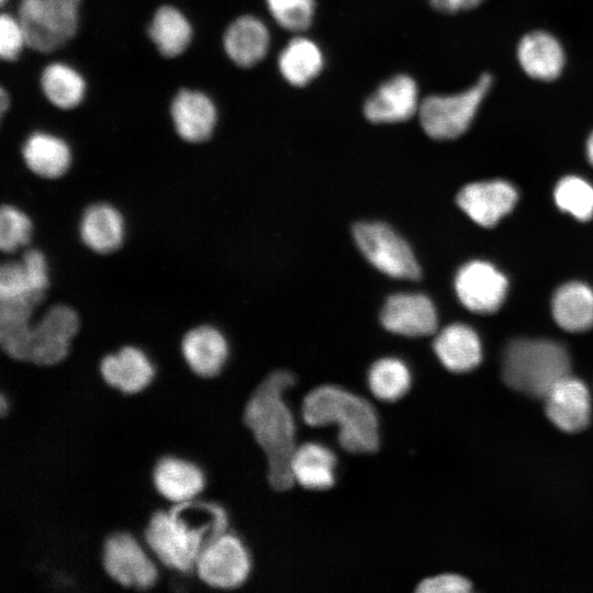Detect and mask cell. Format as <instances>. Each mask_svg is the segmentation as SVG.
Returning a JSON list of instances; mask_svg holds the SVG:
<instances>
[{"mask_svg":"<svg viewBox=\"0 0 593 593\" xmlns=\"http://www.w3.org/2000/svg\"><path fill=\"white\" fill-rule=\"evenodd\" d=\"M295 377L287 370L269 373L246 403L243 419L267 459V479L276 491L293 486L291 460L296 449L294 416L284 400Z\"/></svg>","mask_w":593,"mask_h":593,"instance_id":"1","label":"cell"},{"mask_svg":"<svg viewBox=\"0 0 593 593\" xmlns=\"http://www.w3.org/2000/svg\"><path fill=\"white\" fill-rule=\"evenodd\" d=\"M227 527L228 516L223 506L193 499L153 513L143 535L165 567L187 573L194 569L202 549Z\"/></svg>","mask_w":593,"mask_h":593,"instance_id":"2","label":"cell"},{"mask_svg":"<svg viewBox=\"0 0 593 593\" xmlns=\"http://www.w3.org/2000/svg\"><path fill=\"white\" fill-rule=\"evenodd\" d=\"M302 417L313 427L337 426L338 443L348 452L369 454L379 447L376 409L365 398L340 387L324 384L310 391L302 403Z\"/></svg>","mask_w":593,"mask_h":593,"instance_id":"3","label":"cell"},{"mask_svg":"<svg viewBox=\"0 0 593 593\" xmlns=\"http://www.w3.org/2000/svg\"><path fill=\"white\" fill-rule=\"evenodd\" d=\"M570 373L566 348L547 339H514L502 356V378L515 391L545 398L549 390Z\"/></svg>","mask_w":593,"mask_h":593,"instance_id":"4","label":"cell"},{"mask_svg":"<svg viewBox=\"0 0 593 593\" xmlns=\"http://www.w3.org/2000/svg\"><path fill=\"white\" fill-rule=\"evenodd\" d=\"M81 0H22L19 24L25 44L41 53L55 51L70 40L78 25Z\"/></svg>","mask_w":593,"mask_h":593,"instance_id":"5","label":"cell"},{"mask_svg":"<svg viewBox=\"0 0 593 593\" xmlns=\"http://www.w3.org/2000/svg\"><path fill=\"white\" fill-rule=\"evenodd\" d=\"M492 82L482 74L466 91L451 96H429L419 105V121L425 133L435 139H452L470 126Z\"/></svg>","mask_w":593,"mask_h":593,"instance_id":"6","label":"cell"},{"mask_svg":"<svg viewBox=\"0 0 593 593\" xmlns=\"http://www.w3.org/2000/svg\"><path fill=\"white\" fill-rule=\"evenodd\" d=\"M353 235L362 255L383 273L399 279L419 277V266L410 246L388 225L358 223L353 228Z\"/></svg>","mask_w":593,"mask_h":593,"instance_id":"7","label":"cell"},{"mask_svg":"<svg viewBox=\"0 0 593 593\" xmlns=\"http://www.w3.org/2000/svg\"><path fill=\"white\" fill-rule=\"evenodd\" d=\"M250 568V556L244 542L228 532L208 544L194 564V571L204 584L222 590L240 586Z\"/></svg>","mask_w":593,"mask_h":593,"instance_id":"8","label":"cell"},{"mask_svg":"<svg viewBox=\"0 0 593 593\" xmlns=\"http://www.w3.org/2000/svg\"><path fill=\"white\" fill-rule=\"evenodd\" d=\"M101 561L105 573L124 588L148 590L157 582L155 563L130 533L116 532L108 536Z\"/></svg>","mask_w":593,"mask_h":593,"instance_id":"9","label":"cell"},{"mask_svg":"<svg viewBox=\"0 0 593 593\" xmlns=\"http://www.w3.org/2000/svg\"><path fill=\"white\" fill-rule=\"evenodd\" d=\"M79 329V317L74 309L65 304L51 306L33 323L26 362L53 366L68 355L70 342Z\"/></svg>","mask_w":593,"mask_h":593,"instance_id":"10","label":"cell"},{"mask_svg":"<svg viewBox=\"0 0 593 593\" xmlns=\"http://www.w3.org/2000/svg\"><path fill=\"white\" fill-rule=\"evenodd\" d=\"M455 288L460 302L468 310L491 314L500 309L506 296L507 280L490 262L473 260L459 269Z\"/></svg>","mask_w":593,"mask_h":593,"instance_id":"11","label":"cell"},{"mask_svg":"<svg viewBox=\"0 0 593 593\" xmlns=\"http://www.w3.org/2000/svg\"><path fill=\"white\" fill-rule=\"evenodd\" d=\"M516 201L515 188L504 180L473 182L463 187L457 195L460 209L484 227L494 226L512 211Z\"/></svg>","mask_w":593,"mask_h":593,"instance_id":"12","label":"cell"},{"mask_svg":"<svg viewBox=\"0 0 593 593\" xmlns=\"http://www.w3.org/2000/svg\"><path fill=\"white\" fill-rule=\"evenodd\" d=\"M544 399L546 414L559 429L577 433L589 425L591 395L580 379L569 373L561 378Z\"/></svg>","mask_w":593,"mask_h":593,"instance_id":"13","label":"cell"},{"mask_svg":"<svg viewBox=\"0 0 593 593\" xmlns=\"http://www.w3.org/2000/svg\"><path fill=\"white\" fill-rule=\"evenodd\" d=\"M383 327L394 334L417 337L434 334L437 314L432 301L419 293H396L381 311Z\"/></svg>","mask_w":593,"mask_h":593,"instance_id":"14","label":"cell"},{"mask_svg":"<svg viewBox=\"0 0 593 593\" xmlns=\"http://www.w3.org/2000/svg\"><path fill=\"white\" fill-rule=\"evenodd\" d=\"M418 109L415 81L410 76L399 75L383 82L369 97L363 113L373 123H396L411 119Z\"/></svg>","mask_w":593,"mask_h":593,"instance_id":"15","label":"cell"},{"mask_svg":"<svg viewBox=\"0 0 593 593\" xmlns=\"http://www.w3.org/2000/svg\"><path fill=\"white\" fill-rule=\"evenodd\" d=\"M103 381L124 393L136 394L146 389L155 376V369L146 354L134 346H124L104 356L99 365Z\"/></svg>","mask_w":593,"mask_h":593,"instance_id":"16","label":"cell"},{"mask_svg":"<svg viewBox=\"0 0 593 593\" xmlns=\"http://www.w3.org/2000/svg\"><path fill=\"white\" fill-rule=\"evenodd\" d=\"M152 478L158 494L174 504L195 499L205 485L200 467L172 456H165L155 463Z\"/></svg>","mask_w":593,"mask_h":593,"instance_id":"17","label":"cell"},{"mask_svg":"<svg viewBox=\"0 0 593 593\" xmlns=\"http://www.w3.org/2000/svg\"><path fill=\"white\" fill-rule=\"evenodd\" d=\"M181 353L190 370L209 379L220 373L228 356V345L215 327L201 325L186 333Z\"/></svg>","mask_w":593,"mask_h":593,"instance_id":"18","label":"cell"},{"mask_svg":"<svg viewBox=\"0 0 593 593\" xmlns=\"http://www.w3.org/2000/svg\"><path fill=\"white\" fill-rule=\"evenodd\" d=\"M171 116L179 136L190 143L206 141L214 128L216 112L201 92L181 90L171 104Z\"/></svg>","mask_w":593,"mask_h":593,"instance_id":"19","label":"cell"},{"mask_svg":"<svg viewBox=\"0 0 593 593\" xmlns=\"http://www.w3.org/2000/svg\"><path fill=\"white\" fill-rule=\"evenodd\" d=\"M434 351L445 368L461 373L473 370L482 360V346L475 331L465 324H451L436 336Z\"/></svg>","mask_w":593,"mask_h":593,"instance_id":"20","label":"cell"},{"mask_svg":"<svg viewBox=\"0 0 593 593\" xmlns=\"http://www.w3.org/2000/svg\"><path fill=\"white\" fill-rule=\"evenodd\" d=\"M518 61L524 71L534 79H556L564 65V53L551 34L534 31L526 34L517 47Z\"/></svg>","mask_w":593,"mask_h":593,"instance_id":"21","label":"cell"},{"mask_svg":"<svg viewBox=\"0 0 593 593\" xmlns=\"http://www.w3.org/2000/svg\"><path fill=\"white\" fill-rule=\"evenodd\" d=\"M79 230L87 247L98 254H109L123 242L124 220L114 206L96 203L82 214Z\"/></svg>","mask_w":593,"mask_h":593,"instance_id":"22","label":"cell"},{"mask_svg":"<svg viewBox=\"0 0 593 593\" xmlns=\"http://www.w3.org/2000/svg\"><path fill=\"white\" fill-rule=\"evenodd\" d=\"M337 459L320 443H304L296 447L291 460L294 483L310 490H326L335 483Z\"/></svg>","mask_w":593,"mask_h":593,"instance_id":"23","label":"cell"},{"mask_svg":"<svg viewBox=\"0 0 593 593\" xmlns=\"http://www.w3.org/2000/svg\"><path fill=\"white\" fill-rule=\"evenodd\" d=\"M223 42L226 54L236 65L250 67L265 57L269 33L260 20L244 15L227 27Z\"/></svg>","mask_w":593,"mask_h":593,"instance_id":"24","label":"cell"},{"mask_svg":"<svg viewBox=\"0 0 593 593\" xmlns=\"http://www.w3.org/2000/svg\"><path fill=\"white\" fill-rule=\"evenodd\" d=\"M552 315L557 324L571 333L593 326V291L581 282L561 286L552 298Z\"/></svg>","mask_w":593,"mask_h":593,"instance_id":"25","label":"cell"},{"mask_svg":"<svg viewBox=\"0 0 593 593\" xmlns=\"http://www.w3.org/2000/svg\"><path fill=\"white\" fill-rule=\"evenodd\" d=\"M22 155L31 171L47 179L65 175L71 161L67 144L45 133L31 135L23 146Z\"/></svg>","mask_w":593,"mask_h":593,"instance_id":"26","label":"cell"},{"mask_svg":"<svg viewBox=\"0 0 593 593\" xmlns=\"http://www.w3.org/2000/svg\"><path fill=\"white\" fill-rule=\"evenodd\" d=\"M278 66L289 83L301 87L320 74L323 67V55L314 42L296 37L281 52Z\"/></svg>","mask_w":593,"mask_h":593,"instance_id":"27","label":"cell"},{"mask_svg":"<svg viewBox=\"0 0 593 593\" xmlns=\"http://www.w3.org/2000/svg\"><path fill=\"white\" fill-rule=\"evenodd\" d=\"M152 41L165 57L181 54L191 40V26L187 19L175 8H159L148 30Z\"/></svg>","mask_w":593,"mask_h":593,"instance_id":"28","label":"cell"},{"mask_svg":"<svg viewBox=\"0 0 593 593\" xmlns=\"http://www.w3.org/2000/svg\"><path fill=\"white\" fill-rule=\"evenodd\" d=\"M412 382L407 366L394 357H384L369 369L368 385L371 393L384 402H394L409 391Z\"/></svg>","mask_w":593,"mask_h":593,"instance_id":"29","label":"cell"},{"mask_svg":"<svg viewBox=\"0 0 593 593\" xmlns=\"http://www.w3.org/2000/svg\"><path fill=\"white\" fill-rule=\"evenodd\" d=\"M42 87L46 98L60 109L79 104L85 91L82 78L63 64H52L43 71Z\"/></svg>","mask_w":593,"mask_h":593,"instance_id":"30","label":"cell"},{"mask_svg":"<svg viewBox=\"0 0 593 593\" xmlns=\"http://www.w3.org/2000/svg\"><path fill=\"white\" fill-rule=\"evenodd\" d=\"M555 201L559 209L580 221L593 216V187L580 177L562 178L556 186Z\"/></svg>","mask_w":593,"mask_h":593,"instance_id":"31","label":"cell"},{"mask_svg":"<svg viewBox=\"0 0 593 593\" xmlns=\"http://www.w3.org/2000/svg\"><path fill=\"white\" fill-rule=\"evenodd\" d=\"M32 221L13 205H3L0 211V248L13 253L25 246L32 235Z\"/></svg>","mask_w":593,"mask_h":593,"instance_id":"32","label":"cell"},{"mask_svg":"<svg viewBox=\"0 0 593 593\" xmlns=\"http://www.w3.org/2000/svg\"><path fill=\"white\" fill-rule=\"evenodd\" d=\"M268 9L277 23L289 31H303L313 20L314 0H267Z\"/></svg>","mask_w":593,"mask_h":593,"instance_id":"33","label":"cell"},{"mask_svg":"<svg viewBox=\"0 0 593 593\" xmlns=\"http://www.w3.org/2000/svg\"><path fill=\"white\" fill-rule=\"evenodd\" d=\"M25 44L19 22L8 14L0 18V56L4 60H14Z\"/></svg>","mask_w":593,"mask_h":593,"instance_id":"34","label":"cell"},{"mask_svg":"<svg viewBox=\"0 0 593 593\" xmlns=\"http://www.w3.org/2000/svg\"><path fill=\"white\" fill-rule=\"evenodd\" d=\"M471 582L455 573H444L421 581L416 588L419 593H468Z\"/></svg>","mask_w":593,"mask_h":593,"instance_id":"35","label":"cell"},{"mask_svg":"<svg viewBox=\"0 0 593 593\" xmlns=\"http://www.w3.org/2000/svg\"><path fill=\"white\" fill-rule=\"evenodd\" d=\"M20 261L32 286L45 292L48 288V267L44 254L38 249H29Z\"/></svg>","mask_w":593,"mask_h":593,"instance_id":"36","label":"cell"},{"mask_svg":"<svg viewBox=\"0 0 593 593\" xmlns=\"http://www.w3.org/2000/svg\"><path fill=\"white\" fill-rule=\"evenodd\" d=\"M432 5L444 13H455L479 5L483 0H429Z\"/></svg>","mask_w":593,"mask_h":593,"instance_id":"37","label":"cell"},{"mask_svg":"<svg viewBox=\"0 0 593 593\" xmlns=\"http://www.w3.org/2000/svg\"><path fill=\"white\" fill-rule=\"evenodd\" d=\"M586 155H588V159H589L590 164L593 165V132L591 133V135L588 138Z\"/></svg>","mask_w":593,"mask_h":593,"instance_id":"38","label":"cell"},{"mask_svg":"<svg viewBox=\"0 0 593 593\" xmlns=\"http://www.w3.org/2000/svg\"><path fill=\"white\" fill-rule=\"evenodd\" d=\"M0 109H1V113H3L5 111V109L9 107V97L7 96L5 91L3 89H1V92H0Z\"/></svg>","mask_w":593,"mask_h":593,"instance_id":"39","label":"cell"},{"mask_svg":"<svg viewBox=\"0 0 593 593\" xmlns=\"http://www.w3.org/2000/svg\"><path fill=\"white\" fill-rule=\"evenodd\" d=\"M3 2H4V0H1V3H3Z\"/></svg>","mask_w":593,"mask_h":593,"instance_id":"40","label":"cell"}]
</instances>
